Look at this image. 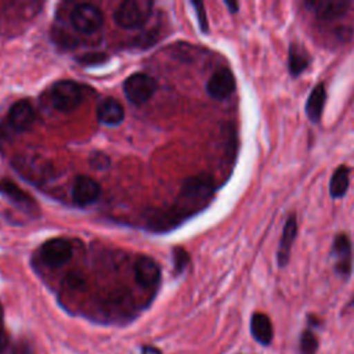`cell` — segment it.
Here are the masks:
<instances>
[{"mask_svg":"<svg viewBox=\"0 0 354 354\" xmlns=\"http://www.w3.org/2000/svg\"><path fill=\"white\" fill-rule=\"evenodd\" d=\"M82 100V87L72 80H61L51 87L53 105L61 112H71L76 109Z\"/></svg>","mask_w":354,"mask_h":354,"instance_id":"obj_3","label":"cell"},{"mask_svg":"<svg viewBox=\"0 0 354 354\" xmlns=\"http://www.w3.org/2000/svg\"><path fill=\"white\" fill-rule=\"evenodd\" d=\"M250 332L252 336L261 344H270L272 340V324L270 318L263 313H256L250 319Z\"/></svg>","mask_w":354,"mask_h":354,"instance_id":"obj_18","label":"cell"},{"mask_svg":"<svg viewBox=\"0 0 354 354\" xmlns=\"http://www.w3.org/2000/svg\"><path fill=\"white\" fill-rule=\"evenodd\" d=\"M101 188L97 181L87 176L76 177L72 187V199L77 206H88L97 202L100 198Z\"/></svg>","mask_w":354,"mask_h":354,"instance_id":"obj_10","label":"cell"},{"mask_svg":"<svg viewBox=\"0 0 354 354\" xmlns=\"http://www.w3.org/2000/svg\"><path fill=\"white\" fill-rule=\"evenodd\" d=\"M72 246L64 238L48 239L40 248V257L50 267L64 266L72 259Z\"/></svg>","mask_w":354,"mask_h":354,"instance_id":"obj_8","label":"cell"},{"mask_svg":"<svg viewBox=\"0 0 354 354\" xmlns=\"http://www.w3.org/2000/svg\"><path fill=\"white\" fill-rule=\"evenodd\" d=\"M330 257L335 263V271L340 275L347 278L351 274L353 266V248L351 241L346 234H337L333 239Z\"/></svg>","mask_w":354,"mask_h":354,"instance_id":"obj_7","label":"cell"},{"mask_svg":"<svg viewBox=\"0 0 354 354\" xmlns=\"http://www.w3.org/2000/svg\"><path fill=\"white\" fill-rule=\"evenodd\" d=\"M326 102V90H325V84L324 83H318L314 86V88L311 90L307 101H306V113L307 118L313 122V123H318L322 112H324V106Z\"/></svg>","mask_w":354,"mask_h":354,"instance_id":"obj_15","label":"cell"},{"mask_svg":"<svg viewBox=\"0 0 354 354\" xmlns=\"http://www.w3.org/2000/svg\"><path fill=\"white\" fill-rule=\"evenodd\" d=\"M156 80L147 73H134L123 84V91L127 100L136 105L147 102L156 91Z\"/></svg>","mask_w":354,"mask_h":354,"instance_id":"obj_4","label":"cell"},{"mask_svg":"<svg viewBox=\"0 0 354 354\" xmlns=\"http://www.w3.org/2000/svg\"><path fill=\"white\" fill-rule=\"evenodd\" d=\"M90 163L95 169H105L109 166V158L102 152H94L90 156Z\"/></svg>","mask_w":354,"mask_h":354,"instance_id":"obj_22","label":"cell"},{"mask_svg":"<svg viewBox=\"0 0 354 354\" xmlns=\"http://www.w3.org/2000/svg\"><path fill=\"white\" fill-rule=\"evenodd\" d=\"M214 185L209 176L201 174L187 178L177 198V210L183 217L196 213L210 201Z\"/></svg>","mask_w":354,"mask_h":354,"instance_id":"obj_1","label":"cell"},{"mask_svg":"<svg viewBox=\"0 0 354 354\" xmlns=\"http://www.w3.org/2000/svg\"><path fill=\"white\" fill-rule=\"evenodd\" d=\"M311 57L300 43H292L288 50V68L292 76L301 75L310 65Z\"/></svg>","mask_w":354,"mask_h":354,"instance_id":"obj_16","label":"cell"},{"mask_svg":"<svg viewBox=\"0 0 354 354\" xmlns=\"http://www.w3.org/2000/svg\"><path fill=\"white\" fill-rule=\"evenodd\" d=\"M319 21H336L347 15L353 3L348 0H308L304 3Z\"/></svg>","mask_w":354,"mask_h":354,"instance_id":"obj_5","label":"cell"},{"mask_svg":"<svg viewBox=\"0 0 354 354\" xmlns=\"http://www.w3.org/2000/svg\"><path fill=\"white\" fill-rule=\"evenodd\" d=\"M35 111L28 100H19L10 108L8 122L17 131H24L32 126Z\"/></svg>","mask_w":354,"mask_h":354,"instance_id":"obj_13","label":"cell"},{"mask_svg":"<svg viewBox=\"0 0 354 354\" xmlns=\"http://www.w3.org/2000/svg\"><path fill=\"white\" fill-rule=\"evenodd\" d=\"M207 94L214 100H225L235 91V77L228 68H218L206 83Z\"/></svg>","mask_w":354,"mask_h":354,"instance_id":"obj_9","label":"cell"},{"mask_svg":"<svg viewBox=\"0 0 354 354\" xmlns=\"http://www.w3.org/2000/svg\"><path fill=\"white\" fill-rule=\"evenodd\" d=\"M296 236H297V220H296V214L292 213L283 224L282 235H281L278 250H277V261L279 267H285L289 263L292 246Z\"/></svg>","mask_w":354,"mask_h":354,"instance_id":"obj_11","label":"cell"},{"mask_svg":"<svg viewBox=\"0 0 354 354\" xmlns=\"http://www.w3.org/2000/svg\"><path fill=\"white\" fill-rule=\"evenodd\" d=\"M149 0H126L115 11V22L124 29H136L144 25L152 11Z\"/></svg>","mask_w":354,"mask_h":354,"instance_id":"obj_2","label":"cell"},{"mask_svg":"<svg viewBox=\"0 0 354 354\" xmlns=\"http://www.w3.org/2000/svg\"><path fill=\"white\" fill-rule=\"evenodd\" d=\"M192 6L196 10V15H198V21H199V26L203 32L209 30V25H207V17H206V11H205V6L201 1H195L192 3Z\"/></svg>","mask_w":354,"mask_h":354,"instance_id":"obj_21","label":"cell"},{"mask_svg":"<svg viewBox=\"0 0 354 354\" xmlns=\"http://www.w3.org/2000/svg\"><path fill=\"white\" fill-rule=\"evenodd\" d=\"M317 348H318L317 337L310 330L303 332L301 337H300V353L301 354H315Z\"/></svg>","mask_w":354,"mask_h":354,"instance_id":"obj_20","label":"cell"},{"mask_svg":"<svg viewBox=\"0 0 354 354\" xmlns=\"http://www.w3.org/2000/svg\"><path fill=\"white\" fill-rule=\"evenodd\" d=\"M0 194L7 196L11 202H14L17 206L24 207V209H30L35 205V201L29 194L22 191L15 183L7 178H0Z\"/></svg>","mask_w":354,"mask_h":354,"instance_id":"obj_17","label":"cell"},{"mask_svg":"<svg viewBox=\"0 0 354 354\" xmlns=\"http://www.w3.org/2000/svg\"><path fill=\"white\" fill-rule=\"evenodd\" d=\"M134 275H136V281L141 286L151 288L159 282L160 267L153 259L148 256H141L136 261Z\"/></svg>","mask_w":354,"mask_h":354,"instance_id":"obj_12","label":"cell"},{"mask_svg":"<svg viewBox=\"0 0 354 354\" xmlns=\"http://www.w3.org/2000/svg\"><path fill=\"white\" fill-rule=\"evenodd\" d=\"M350 185V169L346 165H340L330 176L329 181V194L332 198H343Z\"/></svg>","mask_w":354,"mask_h":354,"instance_id":"obj_19","label":"cell"},{"mask_svg":"<svg viewBox=\"0 0 354 354\" xmlns=\"http://www.w3.org/2000/svg\"><path fill=\"white\" fill-rule=\"evenodd\" d=\"M71 19L73 26L83 33H93L98 30L104 22V17L100 8L88 3L76 6L72 11Z\"/></svg>","mask_w":354,"mask_h":354,"instance_id":"obj_6","label":"cell"},{"mask_svg":"<svg viewBox=\"0 0 354 354\" xmlns=\"http://www.w3.org/2000/svg\"><path fill=\"white\" fill-rule=\"evenodd\" d=\"M188 263V254L183 249H176L174 250V264L177 271H183Z\"/></svg>","mask_w":354,"mask_h":354,"instance_id":"obj_23","label":"cell"},{"mask_svg":"<svg viewBox=\"0 0 354 354\" xmlns=\"http://www.w3.org/2000/svg\"><path fill=\"white\" fill-rule=\"evenodd\" d=\"M8 343V337H7V333L3 328V324H1V313H0V351L4 350V347L7 346Z\"/></svg>","mask_w":354,"mask_h":354,"instance_id":"obj_24","label":"cell"},{"mask_svg":"<svg viewBox=\"0 0 354 354\" xmlns=\"http://www.w3.org/2000/svg\"><path fill=\"white\" fill-rule=\"evenodd\" d=\"M225 4H227V7L230 8V11L231 12H236L238 11V3L236 1H225Z\"/></svg>","mask_w":354,"mask_h":354,"instance_id":"obj_25","label":"cell"},{"mask_svg":"<svg viewBox=\"0 0 354 354\" xmlns=\"http://www.w3.org/2000/svg\"><path fill=\"white\" fill-rule=\"evenodd\" d=\"M142 354H160V351L158 348H155V347H145L142 350Z\"/></svg>","mask_w":354,"mask_h":354,"instance_id":"obj_26","label":"cell"},{"mask_svg":"<svg viewBox=\"0 0 354 354\" xmlns=\"http://www.w3.org/2000/svg\"><path fill=\"white\" fill-rule=\"evenodd\" d=\"M97 119L106 126H116L124 119V109L115 98H106L97 106Z\"/></svg>","mask_w":354,"mask_h":354,"instance_id":"obj_14","label":"cell"}]
</instances>
